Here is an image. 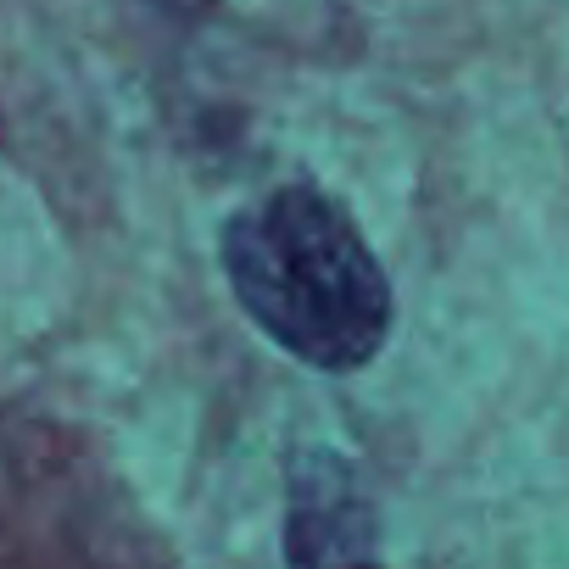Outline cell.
<instances>
[{"mask_svg": "<svg viewBox=\"0 0 569 569\" xmlns=\"http://www.w3.org/2000/svg\"><path fill=\"white\" fill-rule=\"evenodd\" d=\"M223 268L240 308L291 358L347 375L391 330V284L358 223L313 184H284L223 229Z\"/></svg>", "mask_w": 569, "mask_h": 569, "instance_id": "obj_1", "label": "cell"}]
</instances>
